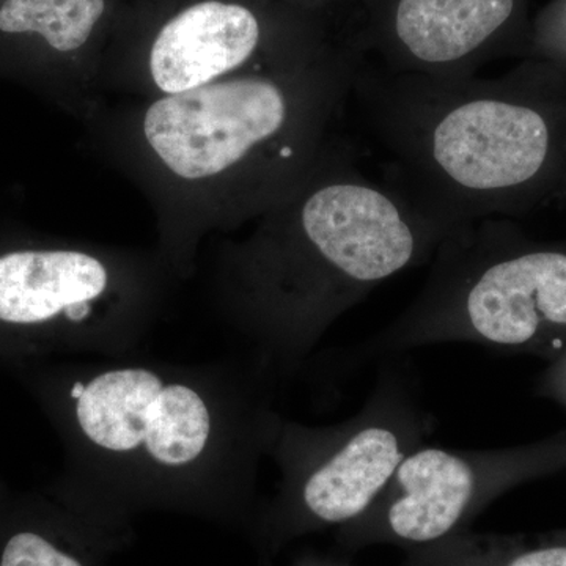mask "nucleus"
Here are the masks:
<instances>
[{"instance_id": "obj_1", "label": "nucleus", "mask_w": 566, "mask_h": 566, "mask_svg": "<svg viewBox=\"0 0 566 566\" xmlns=\"http://www.w3.org/2000/svg\"><path fill=\"white\" fill-rule=\"evenodd\" d=\"M353 71L252 65L129 117L125 148L161 214L177 222L256 219L337 140Z\"/></svg>"}, {"instance_id": "obj_2", "label": "nucleus", "mask_w": 566, "mask_h": 566, "mask_svg": "<svg viewBox=\"0 0 566 566\" xmlns=\"http://www.w3.org/2000/svg\"><path fill=\"white\" fill-rule=\"evenodd\" d=\"M234 256L245 319L274 348L304 352L382 282L433 259L450 227L376 182L335 140Z\"/></svg>"}, {"instance_id": "obj_3", "label": "nucleus", "mask_w": 566, "mask_h": 566, "mask_svg": "<svg viewBox=\"0 0 566 566\" xmlns=\"http://www.w3.org/2000/svg\"><path fill=\"white\" fill-rule=\"evenodd\" d=\"M352 95L389 156L390 185L450 229L486 221L549 161L551 123L506 84L400 73L354 77Z\"/></svg>"}, {"instance_id": "obj_4", "label": "nucleus", "mask_w": 566, "mask_h": 566, "mask_svg": "<svg viewBox=\"0 0 566 566\" xmlns=\"http://www.w3.org/2000/svg\"><path fill=\"white\" fill-rule=\"evenodd\" d=\"M434 428L408 368L387 364L356 415L292 438L286 458L294 505L311 523H353Z\"/></svg>"}, {"instance_id": "obj_5", "label": "nucleus", "mask_w": 566, "mask_h": 566, "mask_svg": "<svg viewBox=\"0 0 566 566\" xmlns=\"http://www.w3.org/2000/svg\"><path fill=\"white\" fill-rule=\"evenodd\" d=\"M564 446L457 450L422 446L401 461L363 516L344 526L348 546L431 545L461 532L497 495L564 460Z\"/></svg>"}, {"instance_id": "obj_6", "label": "nucleus", "mask_w": 566, "mask_h": 566, "mask_svg": "<svg viewBox=\"0 0 566 566\" xmlns=\"http://www.w3.org/2000/svg\"><path fill=\"white\" fill-rule=\"evenodd\" d=\"M81 433L112 453H144L155 463H196L211 436V412L192 387L145 368H115L71 387Z\"/></svg>"}, {"instance_id": "obj_7", "label": "nucleus", "mask_w": 566, "mask_h": 566, "mask_svg": "<svg viewBox=\"0 0 566 566\" xmlns=\"http://www.w3.org/2000/svg\"><path fill=\"white\" fill-rule=\"evenodd\" d=\"M262 36V22L241 3L186 7L153 40L145 88L151 98L180 95L232 76L253 62Z\"/></svg>"}, {"instance_id": "obj_8", "label": "nucleus", "mask_w": 566, "mask_h": 566, "mask_svg": "<svg viewBox=\"0 0 566 566\" xmlns=\"http://www.w3.org/2000/svg\"><path fill=\"white\" fill-rule=\"evenodd\" d=\"M515 11V0H397L392 33L403 73L468 76Z\"/></svg>"}, {"instance_id": "obj_9", "label": "nucleus", "mask_w": 566, "mask_h": 566, "mask_svg": "<svg viewBox=\"0 0 566 566\" xmlns=\"http://www.w3.org/2000/svg\"><path fill=\"white\" fill-rule=\"evenodd\" d=\"M106 11V0H3L0 35L39 40L46 55L24 85L70 107L63 63L87 46Z\"/></svg>"}, {"instance_id": "obj_10", "label": "nucleus", "mask_w": 566, "mask_h": 566, "mask_svg": "<svg viewBox=\"0 0 566 566\" xmlns=\"http://www.w3.org/2000/svg\"><path fill=\"white\" fill-rule=\"evenodd\" d=\"M405 566H566V534L526 545L458 532L441 542L411 547Z\"/></svg>"}, {"instance_id": "obj_11", "label": "nucleus", "mask_w": 566, "mask_h": 566, "mask_svg": "<svg viewBox=\"0 0 566 566\" xmlns=\"http://www.w3.org/2000/svg\"><path fill=\"white\" fill-rule=\"evenodd\" d=\"M0 566H82L46 536L35 531L14 532L0 553Z\"/></svg>"}, {"instance_id": "obj_12", "label": "nucleus", "mask_w": 566, "mask_h": 566, "mask_svg": "<svg viewBox=\"0 0 566 566\" xmlns=\"http://www.w3.org/2000/svg\"><path fill=\"white\" fill-rule=\"evenodd\" d=\"M549 387L554 394L560 395L566 400V353L560 363L554 368L549 378Z\"/></svg>"}]
</instances>
